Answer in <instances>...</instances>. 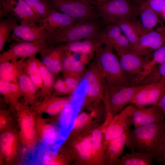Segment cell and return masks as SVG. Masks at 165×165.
<instances>
[{
  "label": "cell",
  "instance_id": "obj_1",
  "mask_svg": "<svg viewBox=\"0 0 165 165\" xmlns=\"http://www.w3.org/2000/svg\"><path fill=\"white\" fill-rule=\"evenodd\" d=\"M165 130V121L130 130L126 146L131 152H148L154 157Z\"/></svg>",
  "mask_w": 165,
  "mask_h": 165
},
{
  "label": "cell",
  "instance_id": "obj_2",
  "mask_svg": "<svg viewBox=\"0 0 165 165\" xmlns=\"http://www.w3.org/2000/svg\"><path fill=\"white\" fill-rule=\"evenodd\" d=\"M114 50L112 43L107 42L97 51L95 59L107 85H130Z\"/></svg>",
  "mask_w": 165,
  "mask_h": 165
},
{
  "label": "cell",
  "instance_id": "obj_3",
  "mask_svg": "<svg viewBox=\"0 0 165 165\" xmlns=\"http://www.w3.org/2000/svg\"><path fill=\"white\" fill-rule=\"evenodd\" d=\"M83 79L87 84L83 107L88 111L100 109L104 102L106 84L102 72L95 59L89 65Z\"/></svg>",
  "mask_w": 165,
  "mask_h": 165
},
{
  "label": "cell",
  "instance_id": "obj_4",
  "mask_svg": "<svg viewBox=\"0 0 165 165\" xmlns=\"http://www.w3.org/2000/svg\"><path fill=\"white\" fill-rule=\"evenodd\" d=\"M15 112L23 152L33 153L37 148L39 140L36 124L37 113L32 106L26 105L23 102Z\"/></svg>",
  "mask_w": 165,
  "mask_h": 165
},
{
  "label": "cell",
  "instance_id": "obj_5",
  "mask_svg": "<svg viewBox=\"0 0 165 165\" xmlns=\"http://www.w3.org/2000/svg\"><path fill=\"white\" fill-rule=\"evenodd\" d=\"M101 30L94 21H78L63 29L47 32L46 42L49 46L98 36Z\"/></svg>",
  "mask_w": 165,
  "mask_h": 165
},
{
  "label": "cell",
  "instance_id": "obj_6",
  "mask_svg": "<svg viewBox=\"0 0 165 165\" xmlns=\"http://www.w3.org/2000/svg\"><path fill=\"white\" fill-rule=\"evenodd\" d=\"M144 85H107L105 101L106 111L112 117L129 103Z\"/></svg>",
  "mask_w": 165,
  "mask_h": 165
},
{
  "label": "cell",
  "instance_id": "obj_7",
  "mask_svg": "<svg viewBox=\"0 0 165 165\" xmlns=\"http://www.w3.org/2000/svg\"><path fill=\"white\" fill-rule=\"evenodd\" d=\"M95 5L99 15L108 24L132 20L134 15V9L130 0H108Z\"/></svg>",
  "mask_w": 165,
  "mask_h": 165
},
{
  "label": "cell",
  "instance_id": "obj_8",
  "mask_svg": "<svg viewBox=\"0 0 165 165\" xmlns=\"http://www.w3.org/2000/svg\"><path fill=\"white\" fill-rule=\"evenodd\" d=\"M0 6L1 18H13L22 25L36 24L39 20L24 0H2Z\"/></svg>",
  "mask_w": 165,
  "mask_h": 165
},
{
  "label": "cell",
  "instance_id": "obj_9",
  "mask_svg": "<svg viewBox=\"0 0 165 165\" xmlns=\"http://www.w3.org/2000/svg\"><path fill=\"white\" fill-rule=\"evenodd\" d=\"M23 148L18 130L15 127L0 133V164L18 163Z\"/></svg>",
  "mask_w": 165,
  "mask_h": 165
},
{
  "label": "cell",
  "instance_id": "obj_10",
  "mask_svg": "<svg viewBox=\"0 0 165 165\" xmlns=\"http://www.w3.org/2000/svg\"><path fill=\"white\" fill-rule=\"evenodd\" d=\"M51 8L61 12L78 22L94 21L97 16L92 5L75 0H50Z\"/></svg>",
  "mask_w": 165,
  "mask_h": 165
},
{
  "label": "cell",
  "instance_id": "obj_11",
  "mask_svg": "<svg viewBox=\"0 0 165 165\" xmlns=\"http://www.w3.org/2000/svg\"><path fill=\"white\" fill-rule=\"evenodd\" d=\"M96 124L77 136L68 137L64 143L73 155L74 164L92 165L91 133Z\"/></svg>",
  "mask_w": 165,
  "mask_h": 165
},
{
  "label": "cell",
  "instance_id": "obj_12",
  "mask_svg": "<svg viewBox=\"0 0 165 165\" xmlns=\"http://www.w3.org/2000/svg\"><path fill=\"white\" fill-rule=\"evenodd\" d=\"M165 44V26L162 23L155 30L144 34L130 51L145 57Z\"/></svg>",
  "mask_w": 165,
  "mask_h": 165
},
{
  "label": "cell",
  "instance_id": "obj_13",
  "mask_svg": "<svg viewBox=\"0 0 165 165\" xmlns=\"http://www.w3.org/2000/svg\"><path fill=\"white\" fill-rule=\"evenodd\" d=\"M135 108L132 105H128L112 118L104 132L105 149L110 141L130 129L131 116Z\"/></svg>",
  "mask_w": 165,
  "mask_h": 165
},
{
  "label": "cell",
  "instance_id": "obj_14",
  "mask_svg": "<svg viewBox=\"0 0 165 165\" xmlns=\"http://www.w3.org/2000/svg\"><path fill=\"white\" fill-rule=\"evenodd\" d=\"M116 52L130 85H136L143 70L145 63L144 57L130 51Z\"/></svg>",
  "mask_w": 165,
  "mask_h": 165
},
{
  "label": "cell",
  "instance_id": "obj_15",
  "mask_svg": "<svg viewBox=\"0 0 165 165\" xmlns=\"http://www.w3.org/2000/svg\"><path fill=\"white\" fill-rule=\"evenodd\" d=\"M48 46L46 42L41 43L16 42L0 55V63L6 61L16 62L35 56Z\"/></svg>",
  "mask_w": 165,
  "mask_h": 165
},
{
  "label": "cell",
  "instance_id": "obj_16",
  "mask_svg": "<svg viewBox=\"0 0 165 165\" xmlns=\"http://www.w3.org/2000/svg\"><path fill=\"white\" fill-rule=\"evenodd\" d=\"M165 93V79L144 85L130 103L137 108L157 104Z\"/></svg>",
  "mask_w": 165,
  "mask_h": 165
},
{
  "label": "cell",
  "instance_id": "obj_17",
  "mask_svg": "<svg viewBox=\"0 0 165 165\" xmlns=\"http://www.w3.org/2000/svg\"><path fill=\"white\" fill-rule=\"evenodd\" d=\"M47 32L36 24H18L14 28L9 41L41 43L46 42Z\"/></svg>",
  "mask_w": 165,
  "mask_h": 165
},
{
  "label": "cell",
  "instance_id": "obj_18",
  "mask_svg": "<svg viewBox=\"0 0 165 165\" xmlns=\"http://www.w3.org/2000/svg\"><path fill=\"white\" fill-rule=\"evenodd\" d=\"M78 22L66 14L51 8L38 22V25L47 32L61 30Z\"/></svg>",
  "mask_w": 165,
  "mask_h": 165
},
{
  "label": "cell",
  "instance_id": "obj_19",
  "mask_svg": "<svg viewBox=\"0 0 165 165\" xmlns=\"http://www.w3.org/2000/svg\"><path fill=\"white\" fill-rule=\"evenodd\" d=\"M111 119L110 116H107L104 123L99 126L96 124L92 130V165H105V148L103 144L104 132Z\"/></svg>",
  "mask_w": 165,
  "mask_h": 165
},
{
  "label": "cell",
  "instance_id": "obj_20",
  "mask_svg": "<svg viewBox=\"0 0 165 165\" xmlns=\"http://www.w3.org/2000/svg\"><path fill=\"white\" fill-rule=\"evenodd\" d=\"M165 116L157 104L147 108L136 107L131 116V124L136 128L161 122Z\"/></svg>",
  "mask_w": 165,
  "mask_h": 165
},
{
  "label": "cell",
  "instance_id": "obj_21",
  "mask_svg": "<svg viewBox=\"0 0 165 165\" xmlns=\"http://www.w3.org/2000/svg\"><path fill=\"white\" fill-rule=\"evenodd\" d=\"M70 101L69 96H57L52 94L38 101L32 106L38 113H46L56 117L60 115Z\"/></svg>",
  "mask_w": 165,
  "mask_h": 165
},
{
  "label": "cell",
  "instance_id": "obj_22",
  "mask_svg": "<svg viewBox=\"0 0 165 165\" xmlns=\"http://www.w3.org/2000/svg\"><path fill=\"white\" fill-rule=\"evenodd\" d=\"M65 51V43H63L52 46L48 45L40 53L42 63L56 76L61 72Z\"/></svg>",
  "mask_w": 165,
  "mask_h": 165
},
{
  "label": "cell",
  "instance_id": "obj_23",
  "mask_svg": "<svg viewBox=\"0 0 165 165\" xmlns=\"http://www.w3.org/2000/svg\"><path fill=\"white\" fill-rule=\"evenodd\" d=\"M42 114L37 113L36 117L39 139L45 145L51 146L54 145L58 139L59 128L50 119L43 117Z\"/></svg>",
  "mask_w": 165,
  "mask_h": 165
},
{
  "label": "cell",
  "instance_id": "obj_24",
  "mask_svg": "<svg viewBox=\"0 0 165 165\" xmlns=\"http://www.w3.org/2000/svg\"><path fill=\"white\" fill-rule=\"evenodd\" d=\"M16 63L19 70L17 82L22 93L23 102L26 105H33L38 100V90L17 62Z\"/></svg>",
  "mask_w": 165,
  "mask_h": 165
},
{
  "label": "cell",
  "instance_id": "obj_25",
  "mask_svg": "<svg viewBox=\"0 0 165 165\" xmlns=\"http://www.w3.org/2000/svg\"><path fill=\"white\" fill-rule=\"evenodd\" d=\"M86 69V65L77 59L72 53L65 50L61 71L64 77H72L79 81L83 79Z\"/></svg>",
  "mask_w": 165,
  "mask_h": 165
},
{
  "label": "cell",
  "instance_id": "obj_26",
  "mask_svg": "<svg viewBox=\"0 0 165 165\" xmlns=\"http://www.w3.org/2000/svg\"><path fill=\"white\" fill-rule=\"evenodd\" d=\"M104 43L98 36L65 43V50L72 53L87 54L94 57Z\"/></svg>",
  "mask_w": 165,
  "mask_h": 165
},
{
  "label": "cell",
  "instance_id": "obj_27",
  "mask_svg": "<svg viewBox=\"0 0 165 165\" xmlns=\"http://www.w3.org/2000/svg\"><path fill=\"white\" fill-rule=\"evenodd\" d=\"M130 129L110 141L105 149V165H114L123 153Z\"/></svg>",
  "mask_w": 165,
  "mask_h": 165
},
{
  "label": "cell",
  "instance_id": "obj_28",
  "mask_svg": "<svg viewBox=\"0 0 165 165\" xmlns=\"http://www.w3.org/2000/svg\"><path fill=\"white\" fill-rule=\"evenodd\" d=\"M116 24L119 27L132 46L137 42L144 34L148 31L143 27L141 23L132 20H122Z\"/></svg>",
  "mask_w": 165,
  "mask_h": 165
},
{
  "label": "cell",
  "instance_id": "obj_29",
  "mask_svg": "<svg viewBox=\"0 0 165 165\" xmlns=\"http://www.w3.org/2000/svg\"><path fill=\"white\" fill-rule=\"evenodd\" d=\"M37 60L35 56L17 62L39 90L42 88V82Z\"/></svg>",
  "mask_w": 165,
  "mask_h": 165
},
{
  "label": "cell",
  "instance_id": "obj_30",
  "mask_svg": "<svg viewBox=\"0 0 165 165\" xmlns=\"http://www.w3.org/2000/svg\"><path fill=\"white\" fill-rule=\"evenodd\" d=\"M154 159V156L149 153L131 152L118 158L114 165H151Z\"/></svg>",
  "mask_w": 165,
  "mask_h": 165
},
{
  "label": "cell",
  "instance_id": "obj_31",
  "mask_svg": "<svg viewBox=\"0 0 165 165\" xmlns=\"http://www.w3.org/2000/svg\"><path fill=\"white\" fill-rule=\"evenodd\" d=\"M95 124V119L89 112L81 111L76 116L68 137H73L77 136Z\"/></svg>",
  "mask_w": 165,
  "mask_h": 165
},
{
  "label": "cell",
  "instance_id": "obj_32",
  "mask_svg": "<svg viewBox=\"0 0 165 165\" xmlns=\"http://www.w3.org/2000/svg\"><path fill=\"white\" fill-rule=\"evenodd\" d=\"M144 57L145 63L143 70L137 85H138L142 79L165 61V44Z\"/></svg>",
  "mask_w": 165,
  "mask_h": 165
},
{
  "label": "cell",
  "instance_id": "obj_33",
  "mask_svg": "<svg viewBox=\"0 0 165 165\" xmlns=\"http://www.w3.org/2000/svg\"><path fill=\"white\" fill-rule=\"evenodd\" d=\"M37 62L42 82V87L39 92V101L52 94L56 76L41 61L38 59Z\"/></svg>",
  "mask_w": 165,
  "mask_h": 165
},
{
  "label": "cell",
  "instance_id": "obj_34",
  "mask_svg": "<svg viewBox=\"0 0 165 165\" xmlns=\"http://www.w3.org/2000/svg\"><path fill=\"white\" fill-rule=\"evenodd\" d=\"M140 17V23L143 27L147 31L153 30L159 23L160 20L159 15L150 7L145 2L138 8Z\"/></svg>",
  "mask_w": 165,
  "mask_h": 165
},
{
  "label": "cell",
  "instance_id": "obj_35",
  "mask_svg": "<svg viewBox=\"0 0 165 165\" xmlns=\"http://www.w3.org/2000/svg\"><path fill=\"white\" fill-rule=\"evenodd\" d=\"M40 161L41 164L44 165H67L73 163L71 157L61 147L56 153L45 152Z\"/></svg>",
  "mask_w": 165,
  "mask_h": 165
},
{
  "label": "cell",
  "instance_id": "obj_36",
  "mask_svg": "<svg viewBox=\"0 0 165 165\" xmlns=\"http://www.w3.org/2000/svg\"><path fill=\"white\" fill-rule=\"evenodd\" d=\"M16 62L6 61L0 63V80L17 82L19 70Z\"/></svg>",
  "mask_w": 165,
  "mask_h": 165
},
{
  "label": "cell",
  "instance_id": "obj_37",
  "mask_svg": "<svg viewBox=\"0 0 165 165\" xmlns=\"http://www.w3.org/2000/svg\"><path fill=\"white\" fill-rule=\"evenodd\" d=\"M15 19L10 18H1L0 20V52L8 42L13 31L18 24Z\"/></svg>",
  "mask_w": 165,
  "mask_h": 165
},
{
  "label": "cell",
  "instance_id": "obj_38",
  "mask_svg": "<svg viewBox=\"0 0 165 165\" xmlns=\"http://www.w3.org/2000/svg\"><path fill=\"white\" fill-rule=\"evenodd\" d=\"M0 93L6 103L15 111L21 102L16 99L10 90L9 82L0 80Z\"/></svg>",
  "mask_w": 165,
  "mask_h": 165
},
{
  "label": "cell",
  "instance_id": "obj_39",
  "mask_svg": "<svg viewBox=\"0 0 165 165\" xmlns=\"http://www.w3.org/2000/svg\"><path fill=\"white\" fill-rule=\"evenodd\" d=\"M39 19L51 8L47 0H24Z\"/></svg>",
  "mask_w": 165,
  "mask_h": 165
},
{
  "label": "cell",
  "instance_id": "obj_40",
  "mask_svg": "<svg viewBox=\"0 0 165 165\" xmlns=\"http://www.w3.org/2000/svg\"><path fill=\"white\" fill-rule=\"evenodd\" d=\"M119 27L116 24H108L101 31L98 36L103 42L104 44L107 42H112L121 34Z\"/></svg>",
  "mask_w": 165,
  "mask_h": 165
},
{
  "label": "cell",
  "instance_id": "obj_41",
  "mask_svg": "<svg viewBox=\"0 0 165 165\" xmlns=\"http://www.w3.org/2000/svg\"><path fill=\"white\" fill-rule=\"evenodd\" d=\"M165 79V61L142 79L138 85H144Z\"/></svg>",
  "mask_w": 165,
  "mask_h": 165
},
{
  "label": "cell",
  "instance_id": "obj_42",
  "mask_svg": "<svg viewBox=\"0 0 165 165\" xmlns=\"http://www.w3.org/2000/svg\"><path fill=\"white\" fill-rule=\"evenodd\" d=\"M14 121L10 111L7 109L0 111V133L9 130L14 127Z\"/></svg>",
  "mask_w": 165,
  "mask_h": 165
},
{
  "label": "cell",
  "instance_id": "obj_43",
  "mask_svg": "<svg viewBox=\"0 0 165 165\" xmlns=\"http://www.w3.org/2000/svg\"><path fill=\"white\" fill-rule=\"evenodd\" d=\"M112 44L116 52L130 51L132 46L128 40L122 33L112 42Z\"/></svg>",
  "mask_w": 165,
  "mask_h": 165
},
{
  "label": "cell",
  "instance_id": "obj_44",
  "mask_svg": "<svg viewBox=\"0 0 165 165\" xmlns=\"http://www.w3.org/2000/svg\"><path fill=\"white\" fill-rule=\"evenodd\" d=\"M72 94L64 79L59 78L56 80L52 95L57 96H69Z\"/></svg>",
  "mask_w": 165,
  "mask_h": 165
},
{
  "label": "cell",
  "instance_id": "obj_45",
  "mask_svg": "<svg viewBox=\"0 0 165 165\" xmlns=\"http://www.w3.org/2000/svg\"><path fill=\"white\" fill-rule=\"evenodd\" d=\"M145 2L158 15L162 16L165 13V0H146Z\"/></svg>",
  "mask_w": 165,
  "mask_h": 165
},
{
  "label": "cell",
  "instance_id": "obj_46",
  "mask_svg": "<svg viewBox=\"0 0 165 165\" xmlns=\"http://www.w3.org/2000/svg\"><path fill=\"white\" fill-rule=\"evenodd\" d=\"M154 159L157 161L165 164V130L160 140Z\"/></svg>",
  "mask_w": 165,
  "mask_h": 165
},
{
  "label": "cell",
  "instance_id": "obj_47",
  "mask_svg": "<svg viewBox=\"0 0 165 165\" xmlns=\"http://www.w3.org/2000/svg\"><path fill=\"white\" fill-rule=\"evenodd\" d=\"M64 79L68 88L73 93L78 88L79 81L72 77H64Z\"/></svg>",
  "mask_w": 165,
  "mask_h": 165
},
{
  "label": "cell",
  "instance_id": "obj_48",
  "mask_svg": "<svg viewBox=\"0 0 165 165\" xmlns=\"http://www.w3.org/2000/svg\"><path fill=\"white\" fill-rule=\"evenodd\" d=\"M157 104L163 112L165 114V93L159 100Z\"/></svg>",
  "mask_w": 165,
  "mask_h": 165
},
{
  "label": "cell",
  "instance_id": "obj_49",
  "mask_svg": "<svg viewBox=\"0 0 165 165\" xmlns=\"http://www.w3.org/2000/svg\"><path fill=\"white\" fill-rule=\"evenodd\" d=\"M77 0V1H81L82 2H84L85 3H88L91 5L92 4H95V3L94 2L93 0Z\"/></svg>",
  "mask_w": 165,
  "mask_h": 165
},
{
  "label": "cell",
  "instance_id": "obj_50",
  "mask_svg": "<svg viewBox=\"0 0 165 165\" xmlns=\"http://www.w3.org/2000/svg\"><path fill=\"white\" fill-rule=\"evenodd\" d=\"M108 0H93L95 5L102 3Z\"/></svg>",
  "mask_w": 165,
  "mask_h": 165
},
{
  "label": "cell",
  "instance_id": "obj_51",
  "mask_svg": "<svg viewBox=\"0 0 165 165\" xmlns=\"http://www.w3.org/2000/svg\"><path fill=\"white\" fill-rule=\"evenodd\" d=\"M47 0V1H50V0Z\"/></svg>",
  "mask_w": 165,
  "mask_h": 165
},
{
  "label": "cell",
  "instance_id": "obj_52",
  "mask_svg": "<svg viewBox=\"0 0 165 165\" xmlns=\"http://www.w3.org/2000/svg\"><path fill=\"white\" fill-rule=\"evenodd\" d=\"M0 0V1H2V0Z\"/></svg>",
  "mask_w": 165,
  "mask_h": 165
}]
</instances>
